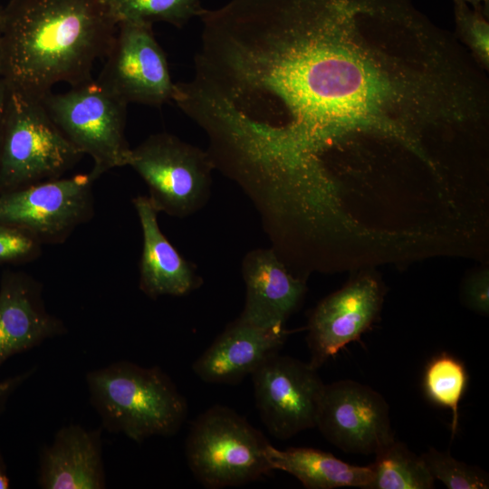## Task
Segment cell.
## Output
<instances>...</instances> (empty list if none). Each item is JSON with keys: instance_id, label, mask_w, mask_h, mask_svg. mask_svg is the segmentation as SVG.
<instances>
[{"instance_id": "cell-1", "label": "cell", "mask_w": 489, "mask_h": 489, "mask_svg": "<svg viewBox=\"0 0 489 489\" xmlns=\"http://www.w3.org/2000/svg\"><path fill=\"white\" fill-rule=\"evenodd\" d=\"M206 114L225 131L321 158L346 137L467 134L489 114L485 72L413 0H230L201 60Z\"/></svg>"}, {"instance_id": "cell-9", "label": "cell", "mask_w": 489, "mask_h": 489, "mask_svg": "<svg viewBox=\"0 0 489 489\" xmlns=\"http://www.w3.org/2000/svg\"><path fill=\"white\" fill-rule=\"evenodd\" d=\"M251 378L259 416L272 436L284 440L316 427L325 384L309 362L278 352Z\"/></svg>"}, {"instance_id": "cell-12", "label": "cell", "mask_w": 489, "mask_h": 489, "mask_svg": "<svg viewBox=\"0 0 489 489\" xmlns=\"http://www.w3.org/2000/svg\"><path fill=\"white\" fill-rule=\"evenodd\" d=\"M384 295L377 274L363 273L321 300L309 318V363L318 369L346 345L359 340L377 321Z\"/></svg>"}, {"instance_id": "cell-5", "label": "cell", "mask_w": 489, "mask_h": 489, "mask_svg": "<svg viewBox=\"0 0 489 489\" xmlns=\"http://www.w3.org/2000/svg\"><path fill=\"white\" fill-rule=\"evenodd\" d=\"M261 431L232 408L214 405L191 424L185 444L187 465L207 489L240 486L272 472Z\"/></svg>"}, {"instance_id": "cell-4", "label": "cell", "mask_w": 489, "mask_h": 489, "mask_svg": "<svg viewBox=\"0 0 489 489\" xmlns=\"http://www.w3.org/2000/svg\"><path fill=\"white\" fill-rule=\"evenodd\" d=\"M82 157L40 98L7 84L0 138V194L61 177Z\"/></svg>"}, {"instance_id": "cell-15", "label": "cell", "mask_w": 489, "mask_h": 489, "mask_svg": "<svg viewBox=\"0 0 489 489\" xmlns=\"http://www.w3.org/2000/svg\"><path fill=\"white\" fill-rule=\"evenodd\" d=\"M245 302L239 316L264 328H283L301 304L306 285L292 275L272 249H256L243 261Z\"/></svg>"}, {"instance_id": "cell-23", "label": "cell", "mask_w": 489, "mask_h": 489, "mask_svg": "<svg viewBox=\"0 0 489 489\" xmlns=\"http://www.w3.org/2000/svg\"><path fill=\"white\" fill-rule=\"evenodd\" d=\"M421 456L433 478L448 489L489 488V475L484 470L455 459L449 452L429 448Z\"/></svg>"}, {"instance_id": "cell-21", "label": "cell", "mask_w": 489, "mask_h": 489, "mask_svg": "<svg viewBox=\"0 0 489 489\" xmlns=\"http://www.w3.org/2000/svg\"><path fill=\"white\" fill-rule=\"evenodd\" d=\"M118 24L124 22H166L182 27L199 17L205 8L200 0H103Z\"/></svg>"}, {"instance_id": "cell-26", "label": "cell", "mask_w": 489, "mask_h": 489, "mask_svg": "<svg viewBox=\"0 0 489 489\" xmlns=\"http://www.w3.org/2000/svg\"><path fill=\"white\" fill-rule=\"evenodd\" d=\"M35 371V368L29 369L20 374L0 380V413L2 412L10 396Z\"/></svg>"}, {"instance_id": "cell-19", "label": "cell", "mask_w": 489, "mask_h": 489, "mask_svg": "<svg viewBox=\"0 0 489 489\" xmlns=\"http://www.w3.org/2000/svg\"><path fill=\"white\" fill-rule=\"evenodd\" d=\"M368 489H432L435 479L421 455L395 439L375 454Z\"/></svg>"}, {"instance_id": "cell-11", "label": "cell", "mask_w": 489, "mask_h": 489, "mask_svg": "<svg viewBox=\"0 0 489 489\" xmlns=\"http://www.w3.org/2000/svg\"><path fill=\"white\" fill-rule=\"evenodd\" d=\"M315 427L350 454L375 455L395 439L384 397L351 379L325 384Z\"/></svg>"}, {"instance_id": "cell-30", "label": "cell", "mask_w": 489, "mask_h": 489, "mask_svg": "<svg viewBox=\"0 0 489 489\" xmlns=\"http://www.w3.org/2000/svg\"><path fill=\"white\" fill-rule=\"evenodd\" d=\"M474 8H483L486 12L489 9V0H464Z\"/></svg>"}, {"instance_id": "cell-8", "label": "cell", "mask_w": 489, "mask_h": 489, "mask_svg": "<svg viewBox=\"0 0 489 489\" xmlns=\"http://www.w3.org/2000/svg\"><path fill=\"white\" fill-rule=\"evenodd\" d=\"M89 174L58 177L0 194V223L17 226L42 244L65 242L93 216Z\"/></svg>"}, {"instance_id": "cell-7", "label": "cell", "mask_w": 489, "mask_h": 489, "mask_svg": "<svg viewBox=\"0 0 489 489\" xmlns=\"http://www.w3.org/2000/svg\"><path fill=\"white\" fill-rule=\"evenodd\" d=\"M128 166L145 181L158 212L185 217L208 200L215 165L207 151L162 132L131 149Z\"/></svg>"}, {"instance_id": "cell-2", "label": "cell", "mask_w": 489, "mask_h": 489, "mask_svg": "<svg viewBox=\"0 0 489 489\" xmlns=\"http://www.w3.org/2000/svg\"><path fill=\"white\" fill-rule=\"evenodd\" d=\"M117 24L103 0H11L4 6L2 78L40 99L87 82Z\"/></svg>"}, {"instance_id": "cell-28", "label": "cell", "mask_w": 489, "mask_h": 489, "mask_svg": "<svg viewBox=\"0 0 489 489\" xmlns=\"http://www.w3.org/2000/svg\"><path fill=\"white\" fill-rule=\"evenodd\" d=\"M10 487V478L7 475L6 466L3 456L0 453V489H7Z\"/></svg>"}, {"instance_id": "cell-10", "label": "cell", "mask_w": 489, "mask_h": 489, "mask_svg": "<svg viewBox=\"0 0 489 489\" xmlns=\"http://www.w3.org/2000/svg\"><path fill=\"white\" fill-rule=\"evenodd\" d=\"M152 25L144 22L118 24L97 79L127 104L159 107L173 100L176 83Z\"/></svg>"}, {"instance_id": "cell-24", "label": "cell", "mask_w": 489, "mask_h": 489, "mask_svg": "<svg viewBox=\"0 0 489 489\" xmlns=\"http://www.w3.org/2000/svg\"><path fill=\"white\" fill-rule=\"evenodd\" d=\"M42 245L28 232L0 223V264L32 262L40 256Z\"/></svg>"}, {"instance_id": "cell-6", "label": "cell", "mask_w": 489, "mask_h": 489, "mask_svg": "<svg viewBox=\"0 0 489 489\" xmlns=\"http://www.w3.org/2000/svg\"><path fill=\"white\" fill-rule=\"evenodd\" d=\"M41 100L64 137L93 159L90 175L94 181L110 169L128 166L131 150L124 132L128 104L97 80L72 86L64 93L51 91Z\"/></svg>"}, {"instance_id": "cell-22", "label": "cell", "mask_w": 489, "mask_h": 489, "mask_svg": "<svg viewBox=\"0 0 489 489\" xmlns=\"http://www.w3.org/2000/svg\"><path fill=\"white\" fill-rule=\"evenodd\" d=\"M455 36L484 71L489 70L488 12L474 8L464 0H453Z\"/></svg>"}, {"instance_id": "cell-25", "label": "cell", "mask_w": 489, "mask_h": 489, "mask_svg": "<svg viewBox=\"0 0 489 489\" xmlns=\"http://www.w3.org/2000/svg\"><path fill=\"white\" fill-rule=\"evenodd\" d=\"M463 304L473 312L487 315L489 312V274L483 268L467 275L462 283Z\"/></svg>"}, {"instance_id": "cell-27", "label": "cell", "mask_w": 489, "mask_h": 489, "mask_svg": "<svg viewBox=\"0 0 489 489\" xmlns=\"http://www.w3.org/2000/svg\"><path fill=\"white\" fill-rule=\"evenodd\" d=\"M6 94H7V83L3 78H1L0 79V138H1V130H2V123H3V116H4Z\"/></svg>"}, {"instance_id": "cell-18", "label": "cell", "mask_w": 489, "mask_h": 489, "mask_svg": "<svg viewBox=\"0 0 489 489\" xmlns=\"http://www.w3.org/2000/svg\"><path fill=\"white\" fill-rule=\"evenodd\" d=\"M267 457L273 471L281 470L292 475L308 489H368L373 478L370 465H350L328 452L312 447L278 449L270 444Z\"/></svg>"}, {"instance_id": "cell-3", "label": "cell", "mask_w": 489, "mask_h": 489, "mask_svg": "<svg viewBox=\"0 0 489 489\" xmlns=\"http://www.w3.org/2000/svg\"><path fill=\"white\" fill-rule=\"evenodd\" d=\"M86 384L102 427L136 443L174 436L187 416L186 398L157 366L117 361L89 371Z\"/></svg>"}, {"instance_id": "cell-17", "label": "cell", "mask_w": 489, "mask_h": 489, "mask_svg": "<svg viewBox=\"0 0 489 489\" xmlns=\"http://www.w3.org/2000/svg\"><path fill=\"white\" fill-rule=\"evenodd\" d=\"M143 236L139 264V289L149 298L183 296L197 289L201 280L193 266L161 232L158 211L149 197L133 199Z\"/></svg>"}, {"instance_id": "cell-14", "label": "cell", "mask_w": 489, "mask_h": 489, "mask_svg": "<svg viewBox=\"0 0 489 489\" xmlns=\"http://www.w3.org/2000/svg\"><path fill=\"white\" fill-rule=\"evenodd\" d=\"M288 331L264 328L240 317L194 361L193 372L210 384H236L279 352Z\"/></svg>"}, {"instance_id": "cell-13", "label": "cell", "mask_w": 489, "mask_h": 489, "mask_svg": "<svg viewBox=\"0 0 489 489\" xmlns=\"http://www.w3.org/2000/svg\"><path fill=\"white\" fill-rule=\"evenodd\" d=\"M65 332L62 321L47 311L39 282L23 272L3 273L0 281V367L11 357Z\"/></svg>"}, {"instance_id": "cell-20", "label": "cell", "mask_w": 489, "mask_h": 489, "mask_svg": "<svg viewBox=\"0 0 489 489\" xmlns=\"http://www.w3.org/2000/svg\"><path fill=\"white\" fill-rule=\"evenodd\" d=\"M467 379L465 364L446 352L434 356L425 369L423 387L427 398L434 404L450 409L452 413V439L457 432L458 408Z\"/></svg>"}, {"instance_id": "cell-16", "label": "cell", "mask_w": 489, "mask_h": 489, "mask_svg": "<svg viewBox=\"0 0 489 489\" xmlns=\"http://www.w3.org/2000/svg\"><path fill=\"white\" fill-rule=\"evenodd\" d=\"M38 484L43 489L106 488L101 428H60L41 451Z\"/></svg>"}, {"instance_id": "cell-29", "label": "cell", "mask_w": 489, "mask_h": 489, "mask_svg": "<svg viewBox=\"0 0 489 489\" xmlns=\"http://www.w3.org/2000/svg\"><path fill=\"white\" fill-rule=\"evenodd\" d=\"M4 28V6L0 5V79L2 78V39Z\"/></svg>"}]
</instances>
